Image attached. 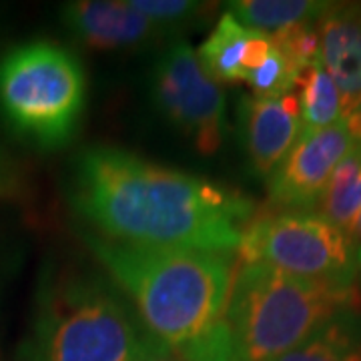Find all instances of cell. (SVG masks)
Segmentation results:
<instances>
[{
	"instance_id": "1",
	"label": "cell",
	"mask_w": 361,
	"mask_h": 361,
	"mask_svg": "<svg viewBox=\"0 0 361 361\" xmlns=\"http://www.w3.org/2000/svg\"><path fill=\"white\" fill-rule=\"evenodd\" d=\"M71 205L104 239L145 249L231 255L253 221L241 193L103 145L75 159Z\"/></svg>"
},
{
	"instance_id": "2",
	"label": "cell",
	"mask_w": 361,
	"mask_h": 361,
	"mask_svg": "<svg viewBox=\"0 0 361 361\" xmlns=\"http://www.w3.org/2000/svg\"><path fill=\"white\" fill-rule=\"evenodd\" d=\"M85 243L133 297L145 329L185 361H235L225 307L231 255L145 249L87 233Z\"/></svg>"
},
{
	"instance_id": "3",
	"label": "cell",
	"mask_w": 361,
	"mask_h": 361,
	"mask_svg": "<svg viewBox=\"0 0 361 361\" xmlns=\"http://www.w3.org/2000/svg\"><path fill=\"white\" fill-rule=\"evenodd\" d=\"M360 310L355 285L295 277L259 263H241L225 307L235 361H275L325 323Z\"/></svg>"
},
{
	"instance_id": "4",
	"label": "cell",
	"mask_w": 361,
	"mask_h": 361,
	"mask_svg": "<svg viewBox=\"0 0 361 361\" xmlns=\"http://www.w3.org/2000/svg\"><path fill=\"white\" fill-rule=\"evenodd\" d=\"M155 337L97 275L52 281L14 361H141Z\"/></svg>"
},
{
	"instance_id": "5",
	"label": "cell",
	"mask_w": 361,
	"mask_h": 361,
	"mask_svg": "<svg viewBox=\"0 0 361 361\" xmlns=\"http://www.w3.org/2000/svg\"><path fill=\"white\" fill-rule=\"evenodd\" d=\"M85 104V71L65 47L35 40L0 61V111L16 135L40 149L73 141Z\"/></svg>"
},
{
	"instance_id": "6",
	"label": "cell",
	"mask_w": 361,
	"mask_h": 361,
	"mask_svg": "<svg viewBox=\"0 0 361 361\" xmlns=\"http://www.w3.org/2000/svg\"><path fill=\"white\" fill-rule=\"evenodd\" d=\"M239 255L241 263H259L315 281L351 285L357 275L353 237L310 211H279L253 219Z\"/></svg>"
},
{
	"instance_id": "7",
	"label": "cell",
	"mask_w": 361,
	"mask_h": 361,
	"mask_svg": "<svg viewBox=\"0 0 361 361\" xmlns=\"http://www.w3.org/2000/svg\"><path fill=\"white\" fill-rule=\"evenodd\" d=\"M153 99L203 155L219 151L225 139V94L205 73L187 42H175L153 68Z\"/></svg>"
},
{
	"instance_id": "8",
	"label": "cell",
	"mask_w": 361,
	"mask_h": 361,
	"mask_svg": "<svg viewBox=\"0 0 361 361\" xmlns=\"http://www.w3.org/2000/svg\"><path fill=\"white\" fill-rule=\"evenodd\" d=\"M355 141L343 118L319 130L301 133L281 165L271 173V203L285 211H307L319 203L337 165Z\"/></svg>"
},
{
	"instance_id": "9",
	"label": "cell",
	"mask_w": 361,
	"mask_h": 361,
	"mask_svg": "<svg viewBox=\"0 0 361 361\" xmlns=\"http://www.w3.org/2000/svg\"><path fill=\"white\" fill-rule=\"evenodd\" d=\"M239 133L253 171L261 177H271L301 135L295 92L241 99Z\"/></svg>"
},
{
	"instance_id": "10",
	"label": "cell",
	"mask_w": 361,
	"mask_h": 361,
	"mask_svg": "<svg viewBox=\"0 0 361 361\" xmlns=\"http://www.w3.org/2000/svg\"><path fill=\"white\" fill-rule=\"evenodd\" d=\"M61 18L73 37L99 51L139 47L167 32L139 13L130 0L66 2L61 8Z\"/></svg>"
},
{
	"instance_id": "11",
	"label": "cell",
	"mask_w": 361,
	"mask_h": 361,
	"mask_svg": "<svg viewBox=\"0 0 361 361\" xmlns=\"http://www.w3.org/2000/svg\"><path fill=\"white\" fill-rule=\"evenodd\" d=\"M317 28L322 63L339 90L345 118L361 101V4H331Z\"/></svg>"
},
{
	"instance_id": "12",
	"label": "cell",
	"mask_w": 361,
	"mask_h": 361,
	"mask_svg": "<svg viewBox=\"0 0 361 361\" xmlns=\"http://www.w3.org/2000/svg\"><path fill=\"white\" fill-rule=\"evenodd\" d=\"M257 30L243 26L233 14L225 13L197 52L205 73L215 82H239L245 78L249 44Z\"/></svg>"
},
{
	"instance_id": "13",
	"label": "cell",
	"mask_w": 361,
	"mask_h": 361,
	"mask_svg": "<svg viewBox=\"0 0 361 361\" xmlns=\"http://www.w3.org/2000/svg\"><path fill=\"white\" fill-rule=\"evenodd\" d=\"M239 23L263 35H275L285 28L317 23L329 11L331 2L315 0H237L227 4Z\"/></svg>"
},
{
	"instance_id": "14",
	"label": "cell",
	"mask_w": 361,
	"mask_h": 361,
	"mask_svg": "<svg viewBox=\"0 0 361 361\" xmlns=\"http://www.w3.org/2000/svg\"><path fill=\"white\" fill-rule=\"evenodd\" d=\"M357 311H345L325 323L301 345L275 361H361V323Z\"/></svg>"
},
{
	"instance_id": "15",
	"label": "cell",
	"mask_w": 361,
	"mask_h": 361,
	"mask_svg": "<svg viewBox=\"0 0 361 361\" xmlns=\"http://www.w3.org/2000/svg\"><path fill=\"white\" fill-rule=\"evenodd\" d=\"M297 103L301 113V133L336 125L341 118V99L334 78L327 75L322 59L303 68L295 78Z\"/></svg>"
},
{
	"instance_id": "16",
	"label": "cell",
	"mask_w": 361,
	"mask_h": 361,
	"mask_svg": "<svg viewBox=\"0 0 361 361\" xmlns=\"http://www.w3.org/2000/svg\"><path fill=\"white\" fill-rule=\"evenodd\" d=\"M322 215L348 231L361 215V147L355 145L334 171L319 199Z\"/></svg>"
},
{
	"instance_id": "17",
	"label": "cell",
	"mask_w": 361,
	"mask_h": 361,
	"mask_svg": "<svg viewBox=\"0 0 361 361\" xmlns=\"http://www.w3.org/2000/svg\"><path fill=\"white\" fill-rule=\"evenodd\" d=\"M297 77L299 71L285 56V52L273 42L267 59L255 71L247 73L245 82L255 92V97H281L285 92H291V89L295 87Z\"/></svg>"
},
{
	"instance_id": "18",
	"label": "cell",
	"mask_w": 361,
	"mask_h": 361,
	"mask_svg": "<svg viewBox=\"0 0 361 361\" xmlns=\"http://www.w3.org/2000/svg\"><path fill=\"white\" fill-rule=\"evenodd\" d=\"M269 37L285 52V56L293 63L299 73L322 59V40H319L317 23L291 26Z\"/></svg>"
},
{
	"instance_id": "19",
	"label": "cell",
	"mask_w": 361,
	"mask_h": 361,
	"mask_svg": "<svg viewBox=\"0 0 361 361\" xmlns=\"http://www.w3.org/2000/svg\"><path fill=\"white\" fill-rule=\"evenodd\" d=\"M130 4L165 30L193 20L203 11V4L195 0H130Z\"/></svg>"
},
{
	"instance_id": "20",
	"label": "cell",
	"mask_w": 361,
	"mask_h": 361,
	"mask_svg": "<svg viewBox=\"0 0 361 361\" xmlns=\"http://www.w3.org/2000/svg\"><path fill=\"white\" fill-rule=\"evenodd\" d=\"M16 187V173L6 153L0 149V197H8Z\"/></svg>"
},
{
	"instance_id": "21",
	"label": "cell",
	"mask_w": 361,
	"mask_h": 361,
	"mask_svg": "<svg viewBox=\"0 0 361 361\" xmlns=\"http://www.w3.org/2000/svg\"><path fill=\"white\" fill-rule=\"evenodd\" d=\"M141 361H185L179 357L173 349H169L167 345H163L161 341H157L151 345V349L147 351V355Z\"/></svg>"
},
{
	"instance_id": "22",
	"label": "cell",
	"mask_w": 361,
	"mask_h": 361,
	"mask_svg": "<svg viewBox=\"0 0 361 361\" xmlns=\"http://www.w3.org/2000/svg\"><path fill=\"white\" fill-rule=\"evenodd\" d=\"M343 121H345V125H348V129L349 133H351V137H353L355 145H360L361 147V101L360 104L355 106V111H353L349 116H345Z\"/></svg>"
},
{
	"instance_id": "23",
	"label": "cell",
	"mask_w": 361,
	"mask_h": 361,
	"mask_svg": "<svg viewBox=\"0 0 361 361\" xmlns=\"http://www.w3.org/2000/svg\"><path fill=\"white\" fill-rule=\"evenodd\" d=\"M349 235L353 237V241H355V239H360L361 241V215H360V219L353 223V227L349 229Z\"/></svg>"
},
{
	"instance_id": "24",
	"label": "cell",
	"mask_w": 361,
	"mask_h": 361,
	"mask_svg": "<svg viewBox=\"0 0 361 361\" xmlns=\"http://www.w3.org/2000/svg\"><path fill=\"white\" fill-rule=\"evenodd\" d=\"M357 273H360V281H361V243L357 245Z\"/></svg>"
}]
</instances>
